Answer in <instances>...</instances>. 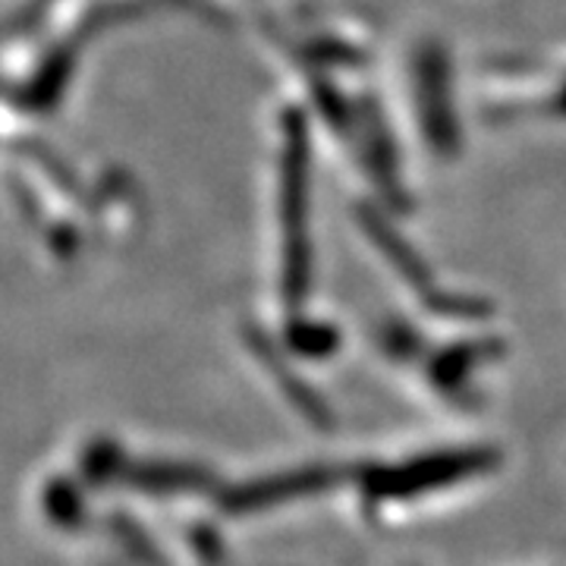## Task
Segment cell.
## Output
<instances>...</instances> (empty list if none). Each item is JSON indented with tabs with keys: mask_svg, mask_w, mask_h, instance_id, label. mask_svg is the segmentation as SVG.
Returning <instances> with one entry per match:
<instances>
[{
	"mask_svg": "<svg viewBox=\"0 0 566 566\" xmlns=\"http://www.w3.org/2000/svg\"><path fill=\"white\" fill-rule=\"evenodd\" d=\"M491 463H494L491 450H444V453H428L422 460H412L397 469H375L365 488L371 497H385V501L416 497L431 488L453 485L469 475H479Z\"/></svg>",
	"mask_w": 566,
	"mask_h": 566,
	"instance_id": "cell-1",
	"label": "cell"
},
{
	"mask_svg": "<svg viewBox=\"0 0 566 566\" xmlns=\"http://www.w3.org/2000/svg\"><path fill=\"white\" fill-rule=\"evenodd\" d=\"M337 475L331 469H300V472H277L268 479H255L249 485L237 488L233 494L223 497L227 510L233 513H249V510H262V506L286 504V501H300L308 494H318Z\"/></svg>",
	"mask_w": 566,
	"mask_h": 566,
	"instance_id": "cell-2",
	"label": "cell"
},
{
	"mask_svg": "<svg viewBox=\"0 0 566 566\" xmlns=\"http://www.w3.org/2000/svg\"><path fill=\"white\" fill-rule=\"evenodd\" d=\"M133 485L145 488L151 494H170V491H186L208 482L202 472L192 469H180V465H145V469H133Z\"/></svg>",
	"mask_w": 566,
	"mask_h": 566,
	"instance_id": "cell-3",
	"label": "cell"
}]
</instances>
